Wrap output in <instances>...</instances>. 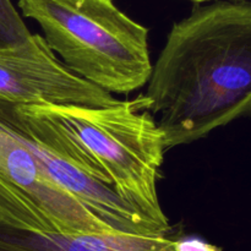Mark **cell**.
<instances>
[{"mask_svg": "<svg viewBox=\"0 0 251 251\" xmlns=\"http://www.w3.org/2000/svg\"><path fill=\"white\" fill-rule=\"evenodd\" d=\"M0 251H103L90 235H61L0 223Z\"/></svg>", "mask_w": 251, "mask_h": 251, "instance_id": "7", "label": "cell"}, {"mask_svg": "<svg viewBox=\"0 0 251 251\" xmlns=\"http://www.w3.org/2000/svg\"><path fill=\"white\" fill-rule=\"evenodd\" d=\"M0 223L50 234H118L59 185L26 145L1 125Z\"/></svg>", "mask_w": 251, "mask_h": 251, "instance_id": "5", "label": "cell"}, {"mask_svg": "<svg viewBox=\"0 0 251 251\" xmlns=\"http://www.w3.org/2000/svg\"><path fill=\"white\" fill-rule=\"evenodd\" d=\"M176 251H222L218 247L206 243L199 238L176 239Z\"/></svg>", "mask_w": 251, "mask_h": 251, "instance_id": "9", "label": "cell"}, {"mask_svg": "<svg viewBox=\"0 0 251 251\" xmlns=\"http://www.w3.org/2000/svg\"><path fill=\"white\" fill-rule=\"evenodd\" d=\"M146 85L166 150L251 115V2L196 5L173 25Z\"/></svg>", "mask_w": 251, "mask_h": 251, "instance_id": "1", "label": "cell"}, {"mask_svg": "<svg viewBox=\"0 0 251 251\" xmlns=\"http://www.w3.org/2000/svg\"><path fill=\"white\" fill-rule=\"evenodd\" d=\"M51 50L73 73L110 93L126 95L149 81V29L113 0H19Z\"/></svg>", "mask_w": 251, "mask_h": 251, "instance_id": "2", "label": "cell"}, {"mask_svg": "<svg viewBox=\"0 0 251 251\" xmlns=\"http://www.w3.org/2000/svg\"><path fill=\"white\" fill-rule=\"evenodd\" d=\"M190 1H193V2H196V4H202V2L213 1V0H190Z\"/></svg>", "mask_w": 251, "mask_h": 251, "instance_id": "10", "label": "cell"}, {"mask_svg": "<svg viewBox=\"0 0 251 251\" xmlns=\"http://www.w3.org/2000/svg\"><path fill=\"white\" fill-rule=\"evenodd\" d=\"M41 105L77 139L123 201L159 234H171L157 190L167 150L146 96L105 107Z\"/></svg>", "mask_w": 251, "mask_h": 251, "instance_id": "3", "label": "cell"}, {"mask_svg": "<svg viewBox=\"0 0 251 251\" xmlns=\"http://www.w3.org/2000/svg\"><path fill=\"white\" fill-rule=\"evenodd\" d=\"M113 93L70 70L43 36L0 47V103L105 107L118 102Z\"/></svg>", "mask_w": 251, "mask_h": 251, "instance_id": "6", "label": "cell"}, {"mask_svg": "<svg viewBox=\"0 0 251 251\" xmlns=\"http://www.w3.org/2000/svg\"><path fill=\"white\" fill-rule=\"evenodd\" d=\"M0 125L16 135L47 173L118 234L164 237L119 198L75 136L41 104H1Z\"/></svg>", "mask_w": 251, "mask_h": 251, "instance_id": "4", "label": "cell"}, {"mask_svg": "<svg viewBox=\"0 0 251 251\" xmlns=\"http://www.w3.org/2000/svg\"><path fill=\"white\" fill-rule=\"evenodd\" d=\"M31 34L11 0H0V47L24 42Z\"/></svg>", "mask_w": 251, "mask_h": 251, "instance_id": "8", "label": "cell"}]
</instances>
